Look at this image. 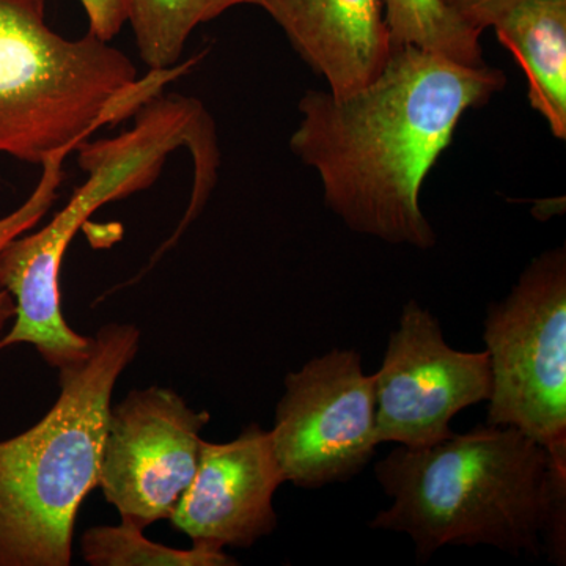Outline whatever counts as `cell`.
Returning a JSON list of instances; mask_svg holds the SVG:
<instances>
[{
  "mask_svg": "<svg viewBox=\"0 0 566 566\" xmlns=\"http://www.w3.org/2000/svg\"><path fill=\"white\" fill-rule=\"evenodd\" d=\"M264 11L335 96L371 84L395 50L382 0H268Z\"/></svg>",
  "mask_w": 566,
  "mask_h": 566,
  "instance_id": "11",
  "label": "cell"
},
{
  "mask_svg": "<svg viewBox=\"0 0 566 566\" xmlns=\"http://www.w3.org/2000/svg\"><path fill=\"white\" fill-rule=\"evenodd\" d=\"M270 431L285 483L315 490L348 482L374 460L375 374L354 349H333L285 376Z\"/></svg>",
  "mask_w": 566,
  "mask_h": 566,
  "instance_id": "7",
  "label": "cell"
},
{
  "mask_svg": "<svg viewBox=\"0 0 566 566\" xmlns=\"http://www.w3.org/2000/svg\"><path fill=\"white\" fill-rule=\"evenodd\" d=\"M210 420L169 387L134 389L112 406L98 488L123 523L145 531L170 520L196 475Z\"/></svg>",
  "mask_w": 566,
  "mask_h": 566,
  "instance_id": "8",
  "label": "cell"
},
{
  "mask_svg": "<svg viewBox=\"0 0 566 566\" xmlns=\"http://www.w3.org/2000/svg\"><path fill=\"white\" fill-rule=\"evenodd\" d=\"M491 390L490 354L452 348L438 318L409 301L375 374L376 441L412 449L444 441L453 417Z\"/></svg>",
  "mask_w": 566,
  "mask_h": 566,
  "instance_id": "9",
  "label": "cell"
},
{
  "mask_svg": "<svg viewBox=\"0 0 566 566\" xmlns=\"http://www.w3.org/2000/svg\"><path fill=\"white\" fill-rule=\"evenodd\" d=\"M87 14L88 31L112 41L128 24L129 0H80Z\"/></svg>",
  "mask_w": 566,
  "mask_h": 566,
  "instance_id": "17",
  "label": "cell"
},
{
  "mask_svg": "<svg viewBox=\"0 0 566 566\" xmlns=\"http://www.w3.org/2000/svg\"><path fill=\"white\" fill-rule=\"evenodd\" d=\"M528 81V99L566 139V0H523L493 25Z\"/></svg>",
  "mask_w": 566,
  "mask_h": 566,
  "instance_id": "12",
  "label": "cell"
},
{
  "mask_svg": "<svg viewBox=\"0 0 566 566\" xmlns=\"http://www.w3.org/2000/svg\"><path fill=\"white\" fill-rule=\"evenodd\" d=\"M283 483L270 431L251 423L233 441L203 442L196 475L170 524L192 546L249 549L277 527L273 499Z\"/></svg>",
  "mask_w": 566,
  "mask_h": 566,
  "instance_id": "10",
  "label": "cell"
},
{
  "mask_svg": "<svg viewBox=\"0 0 566 566\" xmlns=\"http://www.w3.org/2000/svg\"><path fill=\"white\" fill-rule=\"evenodd\" d=\"M464 24L482 33L523 0H441Z\"/></svg>",
  "mask_w": 566,
  "mask_h": 566,
  "instance_id": "18",
  "label": "cell"
},
{
  "mask_svg": "<svg viewBox=\"0 0 566 566\" xmlns=\"http://www.w3.org/2000/svg\"><path fill=\"white\" fill-rule=\"evenodd\" d=\"M140 338L134 324L103 326L91 354L59 371L48 415L0 441V566L71 565L77 513L98 488L112 394Z\"/></svg>",
  "mask_w": 566,
  "mask_h": 566,
  "instance_id": "4",
  "label": "cell"
},
{
  "mask_svg": "<svg viewBox=\"0 0 566 566\" xmlns=\"http://www.w3.org/2000/svg\"><path fill=\"white\" fill-rule=\"evenodd\" d=\"M395 48L415 46L468 66L485 65L480 35L441 0H385Z\"/></svg>",
  "mask_w": 566,
  "mask_h": 566,
  "instance_id": "14",
  "label": "cell"
},
{
  "mask_svg": "<svg viewBox=\"0 0 566 566\" xmlns=\"http://www.w3.org/2000/svg\"><path fill=\"white\" fill-rule=\"evenodd\" d=\"M493 390L486 424L513 427L566 455V249L532 260L483 331Z\"/></svg>",
  "mask_w": 566,
  "mask_h": 566,
  "instance_id": "6",
  "label": "cell"
},
{
  "mask_svg": "<svg viewBox=\"0 0 566 566\" xmlns=\"http://www.w3.org/2000/svg\"><path fill=\"white\" fill-rule=\"evenodd\" d=\"M85 142L76 148L77 163L88 175L84 185L39 232L14 238L0 252V289L17 308L0 349L35 346L59 371L82 363L93 345V337L77 334L63 318L59 286L63 259L81 227L103 205L151 186L178 148H188L193 166H203L218 150L211 115L199 99L181 95L155 96L136 112L129 132Z\"/></svg>",
  "mask_w": 566,
  "mask_h": 566,
  "instance_id": "3",
  "label": "cell"
},
{
  "mask_svg": "<svg viewBox=\"0 0 566 566\" xmlns=\"http://www.w3.org/2000/svg\"><path fill=\"white\" fill-rule=\"evenodd\" d=\"M71 151H59L41 164V177L29 199L18 210L0 219V252L14 238L28 233L44 218L52 203L57 199L63 178V163ZM17 308L9 292L0 289V338L6 334L7 326L13 322Z\"/></svg>",
  "mask_w": 566,
  "mask_h": 566,
  "instance_id": "16",
  "label": "cell"
},
{
  "mask_svg": "<svg viewBox=\"0 0 566 566\" xmlns=\"http://www.w3.org/2000/svg\"><path fill=\"white\" fill-rule=\"evenodd\" d=\"M240 6L264 10L268 0H129L128 24L148 70H169L199 25Z\"/></svg>",
  "mask_w": 566,
  "mask_h": 566,
  "instance_id": "13",
  "label": "cell"
},
{
  "mask_svg": "<svg viewBox=\"0 0 566 566\" xmlns=\"http://www.w3.org/2000/svg\"><path fill=\"white\" fill-rule=\"evenodd\" d=\"M505 84L504 71L486 63L395 48L363 91L305 92L290 147L318 174L324 203L353 232L431 249L438 240L420 207L424 178L465 112L486 106Z\"/></svg>",
  "mask_w": 566,
  "mask_h": 566,
  "instance_id": "1",
  "label": "cell"
},
{
  "mask_svg": "<svg viewBox=\"0 0 566 566\" xmlns=\"http://www.w3.org/2000/svg\"><path fill=\"white\" fill-rule=\"evenodd\" d=\"M82 557L92 566H232L233 557L223 551L192 546L177 549L150 542L144 528L122 523L118 526L87 528L81 539Z\"/></svg>",
  "mask_w": 566,
  "mask_h": 566,
  "instance_id": "15",
  "label": "cell"
},
{
  "mask_svg": "<svg viewBox=\"0 0 566 566\" xmlns=\"http://www.w3.org/2000/svg\"><path fill=\"white\" fill-rule=\"evenodd\" d=\"M392 505L368 523L401 532L424 564L442 546L543 553L545 528L566 524V455L513 427L482 424L428 447L398 446L375 465Z\"/></svg>",
  "mask_w": 566,
  "mask_h": 566,
  "instance_id": "2",
  "label": "cell"
},
{
  "mask_svg": "<svg viewBox=\"0 0 566 566\" xmlns=\"http://www.w3.org/2000/svg\"><path fill=\"white\" fill-rule=\"evenodd\" d=\"M193 65L150 70L87 32L65 39L46 21V0H0V153L41 166L96 129L161 95Z\"/></svg>",
  "mask_w": 566,
  "mask_h": 566,
  "instance_id": "5",
  "label": "cell"
}]
</instances>
